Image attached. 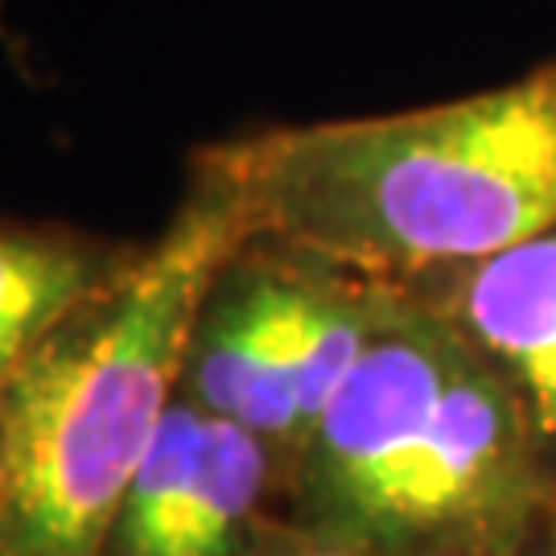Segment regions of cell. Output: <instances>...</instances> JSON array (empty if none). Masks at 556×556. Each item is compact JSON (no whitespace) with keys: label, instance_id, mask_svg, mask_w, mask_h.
I'll return each mask as SVG.
<instances>
[{"label":"cell","instance_id":"6","mask_svg":"<svg viewBox=\"0 0 556 556\" xmlns=\"http://www.w3.org/2000/svg\"><path fill=\"white\" fill-rule=\"evenodd\" d=\"M438 277V318L486 358L540 438L556 441V227Z\"/></svg>","mask_w":556,"mask_h":556},{"label":"cell","instance_id":"7","mask_svg":"<svg viewBox=\"0 0 556 556\" xmlns=\"http://www.w3.org/2000/svg\"><path fill=\"white\" fill-rule=\"evenodd\" d=\"M112 268L116 260L75 236L0 227V392Z\"/></svg>","mask_w":556,"mask_h":556},{"label":"cell","instance_id":"8","mask_svg":"<svg viewBox=\"0 0 556 556\" xmlns=\"http://www.w3.org/2000/svg\"><path fill=\"white\" fill-rule=\"evenodd\" d=\"M273 556H367V553L351 548V544H334V540H314V544H298V548H280Z\"/></svg>","mask_w":556,"mask_h":556},{"label":"cell","instance_id":"1","mask_svg":"<svg viewBox=\"0 0 556 556\" xmlns=\"http://www.w3.org/2000/svg\"><path fill=\"white\" fill-rule=\"evenodd\" d=\"M243 236L388 285L556 227V59L462 100L268 128L199 165Z\"/></svg>","mask_w":556,"mask_h":556},{"label":"cell","instance_id":"4","mask_svg":"<svg viewBox=\"0 0 556 556\" xmlns=\"http://www.w3.org/2000/svg\"><path fill=\"white\" fill-rule=\"evenodd\" d=\"M305 264L268 243H243L219 268L190 334V400L248 425L273 450L305 441L298 404Z\"/></svg>","mask_w":556,"mask_h":556},{"label":"cell","instance_id":"5","mask_svg":"<svg viewBox=\"0 0 556 556\" xmlns=\"http://www.w3.org/2000/svg\"><path fill=\"white\" fill-rule=\"evenodd\" d=\"M268 450L248 425L174 400L103 556H239L268 486Z\"/></svg>","mask_w":556,"mask_h":556},{"label":"cell","instance_id":"2","mask_svg":"<svg viewBox=\"0 0 556 556\" xmlns=\"http://www.w3.org/2000/svg\"><path fill=\"white\" fill-rule=\"evenodd\" d=\"M248 243L199 174L169 231L50 330L0 392V556H103L186 371L219 268Z\"/></svg>","mask_w":556,"mask_h":556},{"label":"cell","instance_id":"3","mask_svg":"<svg viewBox=\"0 0 556 556\" xmlns=\"http://www.w3.org/2000/svg\"><path fill=\"white\" fill-rule=\"evenodd\" d=\"M301 457L321 540L404 548L491 528L516 503L523 413L454 326L383 301Z\"/></svg>","mask_w":556,"mask_h":556}]
</instances>
